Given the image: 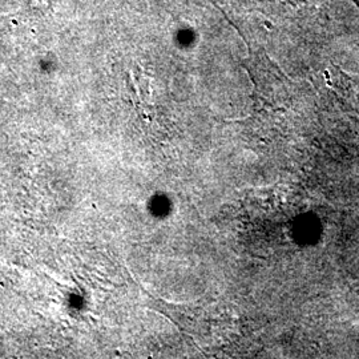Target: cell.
I'll use <instances>...</instances> for the list:
<instances>
[{
  "mask_svg": "<svg viewBox=\"0 0 359 359\" xmlns=\"http://www.w3.org/2000/svg\"><path fill=\"white\" fill-rule=\"evenodd\" d=\"M245 68L255 84L257 102L268 111H286L294 99V83L262 48L250 50Z\"/></svg>",
  "mask_w": 359,
  "mask_h": 359,
  "instance_id": "6da1fadb",
  "label": "cell"
},
{
  "mask_svg": "<svg viewBox=\"0 0 359 359\" xmlns=\"http://www.w3.org/2000/svg\"><path fill=\"white\" fill-rule=\"evenodd\" d=\"M286 3H289V6H297V4H301L302 0H285Z\"/></svg>",
  "mask_w": 359,
  "mask_h": 359,
  "instance_id": "7a4b0ae2",
  "label": "cell"
}]
</instances>
